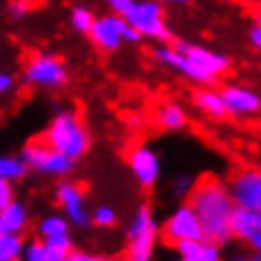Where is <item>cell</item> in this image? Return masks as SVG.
Wrapping results in <instances>:
<instances>
[{
    "label": "cell",
    "mask_w": 261,
    "mask_h": 261,
    "mask_svg": "<svg viewBox=\"0 0 261 261\" xmlns=\"http://www.w3.org/2000/svg\"><path fill=\"white\" fill-rule=\"evenodd\" d=\"M29 228V208L14 199L0 211V234H24Z\"/></svg>",
    "instance_id": "18"
},
{
    "label": "cell",
    "mask_w": 261,
    "mask_h": 261,
    "mask_svg": "<svg viewBox=\"0 0 261 261\" xmlns=\"http://www.w3.org/2000/svg\"><path fill=\"white\" fill-rule=\"evenodd\" d=\"M153 58L162 67L177 71L186 80H191L201 87H213L221 75L230 71V58L221 51L188 40H173L158 44L153 49Z\"/></svg>",
    "instance_id": "1"
},
{
    "label": "cell",
    "mask_w": 261,
    "mask_h": 261,
    "mask_svg": "<svg viewBox=\"0 0 261 261\" xmlns=\"http://www.w3.org/2000/svg\"><path fill=\"white\" fill-rule=\"evenodd\" d=\"M226 186L237 208L261 213V168H237L226 181Z\"/></svg>",
    "instance_id": "11"
},
{
    "label": "cell",
    "mask_w": 261,
    "mask_h": 261,
    "mask_svg": "<svg viewBox=\"0 0 261 261\" xmlns=\"http://www.w3.org/2000/svg\"><path fill=\"white\" fill-rule=\"evenodd\" d=\"M115 224H117V211L113 206L100 204V206H95L93 211H91V226L109 230V228H113Z\"/></svg>",
    "instance_id": "24"
},
{
    "label": "cell",
    "mask_w": 261,
    "mask_h": 261,
    "mask_svg": "<svg viewBox=\"0 0 261 261\" xmlns=\"http://www.w3.org/2000/svg\"><path fill=\"white\" fill-rule=\"evenodd\" d=\"M228 261H261V254L259 252H241V254H234Z\"/></svg>",
    "instance_id": "33"
},
{
    "label": "cell",
    "mask_w": 261,
    "mask_h": 261,
    "mask_svg": "<svg viewBox=\"0 0 261 261\" xmlns=\"http://www.w3.org/2000/svg\"><path fill=\"white\" fill-rule=\"evenodd\" d=\"M29 168L24 166V162L20 155H11V153H0V179L16 184L27 177Z\"/></svg>",
    "instance_id": "21"
},
{
    "label": "cell",
    "mask_w": 261,
    "mask_h": 261,
    "mask_svg": "<svg viewBox=\"0 0 261 261\" xmlns=\"http://www.w3.org/2000/svg\"><path fill=\"white\" fill-rule=\"evenodd\" d=\"M191 102L201 115L208 117V120H226V117L230 115L226 109V104H224V97H221L219 91L213 89V87L193 89Z\"/></svg>",
    "instance_id": "16"
},
{
    "label": "cell",
    "mask_w": 261,
    "mask_h": 261,
    "mask_svg": "<svg viewBox=\"0 0 261 261\" xmlns=\"http://www.w3.org/2000/svg\"><path fill=\"white\" fill-rule=\"evenodd\" d=\"M22 246V234H0V261H18Z\"/></svg>",
    "instance_id": "22"
},
{
    "label": "cell",
    "mask_w": 261,
    "mask_h": 261,
    "mask_svg": "<svg viewBox=\"0 0 261 261\" xmlns=\"http://www.w3.org/2000/svg\"><path fill=\"white\" fill-rule=\"evenodd\" d=\"M14 199H16V195H14V184H9V181L0 179V211H3L5 206H9Z\"/></svg>",
    "instance_id": "28"
},
{
    "label": "cell",
    "mask_w": 261,
    "mask_h": 261,
    "mask_svg": "<svg viewBox=\"0 0 261 261\" xmlns=\"http://www.w3.org/2000/svg\"><path fill=\"white\" fill-rule=\"evenodd\" d=\"M87 36L91 38V42H93L102 54H115L124 42L138 44V42L144 40V38L130 27L122 16H115V14L95 16V22Z\"/></svg>",
    "instance_id": "8"
},
{
    "label": "cell",
    "mask_w": 261,
    "mask_h": 261,
    "mask_svg": "<svg viewBox=\"0 0 261 261\" xmlns=\"http://www.w3.org/2000/svg\"><path fill=\"white\" fill-rule=\"evenodd\" d=\"M257 230H261V213L246 211V208L234 206L232 217H230V234H232V239L248 244L250 237Z\"/></svg>",
    "instance_id": "19"
},
{
    "label": "cell",
    "mask_w": 261,
    "mask_h": 261,
    "mask_svg": "<svg viewBox=\"0 0 261 261\" xmlns=\"http://www.w3.org/2000/svg\"><path fill=\"white\" fill-rule=\"evenodd\" d=\"M158 3H162V5L164 3H168V5H186L188 0H158Z\"/></svg>",
    "instance_id": "36"
},
{
    "label": "cell",
    "mask_w": 261,
    "mask_h": 261,
    "mask_svg": "<svg viewBox=\"0 0 261 261\" xmlns=\"http://www.w3.org/2000/svg\"><path fill=\"white\" fill-rule=\"evenodd\" d=\"M122 18L142 38H148V40H155L160 44L173 42V34L164 14V5L158 3V0H133V5L126 9V14Z\"/></svg>",
    "instance_id": "5"
},
{
    "label": "cell",
    "mask_w": 261,
    "mask_h": 261,
    "mask_svg": "<svg viewBox=\"0 0 261 261\" xmlns=\"http://www.w3.org/2000/svg\"><path fill=\"white\" fill-rule=\"evenodd\" d=\"M31 11H34V3L31 0H11L7 5V14L11 20H24Z\"/></svg>",
    "instance_id": "26"
},
{
    "label": "cell",
    "mask_w": 261,
    "mask_h": 261,
    "mask_svg": "<svg viewBox=\"0 0 261 261\" xmlns=\"http://www.w3.org/2000/svg\"><path fill=\"white\" fill-rule=\"evenodd\" d=\"M248 244H250V248H252L254 252H259V254H261V230L254 232L252 237H250V241H248Z\"/></svg>",
    "instance_id": "34"
},
{
    "label": "cell",
    "mask_w": 261,
    "mask_h": 261,
    "mask_svg": "<svg viewBox=\"0 0 261 261\" xmlns=\"http://www.w3.org/2000/svg\"><path fill=\"white\" fill-rule=\"evenodd\" d=\"M188 204L197 215L206 239L224 246L232 239L230 234V217L234 211V201L228 193L224 179L215 175H204L195 179V186L188 195Z\"/></svg>",
    "instance_id": "2"
},
{
    "label": "cell",
    "mask_w": 261,
    "mask_h": 261,
    "mask_svg": "<svg viewBox=\"0 0 261 261\" xmlns=\"http://www.w3.org/2000/svg\"><path fill=\"white\" fill-rule=\"evenodd\" d=\"M126 120H128L126 124H128L130 128H142V126H144V122H146L142 113H128V115H126Z\"/></svg>",
    "instance_id": "32"
},
{
    "label": "cell",
    "mask_w": 261,
    "mask_h": 261,
    "mask_svg": "<svg viewBox=\"0 0 261 261\" xmlns=\"http://www.w3.org/2000/svg\"><path fill=\"white\" fill-rule=\"evenodd\" d=\"M42 140L58 153L67 155L69 160H82L91 151V133L87 124L73 109H60L51 117L49 126L44 128Z\"/></svg>",
    "instance_id": "3"
},
{
    "label": "cell",
    "mask_w": 261,
    "mask_h": 261,
    "mask_svg": "<svg viewBox=\"0 0 261 261\" xmlns=\"http://www.w3.org/2000/svg\"><path fill=\"white\" fill-rule=\"evenodd\" d=\"M160 239V226L148 204H142L126 224V254L124 261H153Z\"/></svg>",
    "instance_id": "4"
},
{
    "label": "cell",
    "mask_w": 261,
    "mask_h": 261,
    "mask_svg": "<svg viewBox=\"0 0 261 261\" xmlns=\"http://www.w3.org/2000/svg\"><path fill=\"white\" fill-rule=\"evenodd\" d=\"M219 93L224 97L228 113L234 117H250L261 111V95L244 84H224Z\"/></svg>",
    "instance_id": "14"
},
{
    "label": "cell",
    "mask_w": 261,
    "mask_h": 261,
    "mask_svg": "<svg viewBox=\"0 0 261 261\" xmlns=\"http://www.w3.org/2000/svg\"><path fill=\"white\" fill-rule=\"evenodd\" d=\"M22 80L31 89L58 91L69 82V71L62 58L54 54H34L27 58L22 67Z\"/></svg>",
    "instance_id": "7"
},
{
    "label": "cell",
    "mask_w": 261,
    "mask_h": 261,
    "mask_svg": "<svg viewBox=\"0 0 261 261\" xmlns=\"http://www.w3.org/2000/svg\"><path fill=\"white\" fill-rule=\"evenodd\" d=\"M175 250V261H224L221 246L211 239H193L179 241L171 246Z\"/></svg>",
    "instance_id": "15"
},
{
    "label": "cell",
    "mask_w": 261,
    "mask_h": 261,
    "mask_svg": "<svg viewBox=\"0 0 261 261\" xmlns=\"http://www.w3.org/2000/svg\"><path fill=\"white\" fill-rule=\"evenodd\" d=\"M107 5H109V9H111V14L124 16V14H126V9L133 5V0H107Z\"/></svg>",
    "instance_id": "30"
},
{
    "label": "cell",
    "mask_w": 261,
    "mask_h": 261,
    "mask_svg": "<svg viewBox=\"0 0 261 261\" xmlns=\"http://www.w3.org/2000/svg\"><path fill=\"white\" fill-rule=\"evenodd\" d=\"M71 226L69 219L62 213H49L38 221L36 226V237L47 241L49 246H54L56 250L62 254H69L73 250V239H71Z\"/></svg>",
    "instance_id": "13"
},
{
    "label": "cell",
    "mask_w": 261,
    "mask_h": 261,
    "mask_svg": "<svg viewBox=\"0 0 261 261\" xmlns=\"http://www.w3.org/2000/svg\"><path fill=\"white\" fill-rule=\"evenodd\" d=\"M248 40H250L252 47L261 54V27H257V24H254V27L250 29V34H248Z\"/></svg>",
    "instance_id": "31"
},
{
    "label": "cell",
    "mask_w": 261,
    "mask_h": 261,
    "mask_svg": "<svg viewBox=\"0 0 261 261\" xmlns=\"http://www.w3.org/2000/svg\"><path fill=\"white\" fill-rule=\"evenodd\" d=\"M60 261H115V259L107 257V254H93L87 250H71L67 257H62Z\"/></svg>",
    "instance_id": "27"
},
{
    "label": "cell",
    "mask_w": 261,
    "mask_h": 261,
    "mask_svg": "<svg viewBox=\"0 0 261 261\" xmlns=\"http://www.w3.org/2000/svg\"><path fill=\"white\" fill-rule=\"evenodd\" d=\"M126 166L140 188L151 191L162 177V160L158 151L148 144H135L126 151Z\"/></svg>",
    "instance_id": "12"
},
{
    "label": "cell",
    "mask_w": 261,
    "mask_h": 261,
    "mask_svg": "<svg viewBox=\"0 0 261 261\" xmlns=\"http://www.w3.org/2000/svg\"><path fill=\"white\" fill-rule=\"evenodd\" d=\"M62 257H67V254H62L60 250H56L54 246H49L47 241L36 237V239L24 241L18 261H60Z\"/></svg>",
    "instance_id": "20"
},
{
    "label": "cell",
    "mask_w": 261,
    "mask_h": 261,
    "mask_svg": "<svg viewBox=\"0 0 261 261\" xmlns=\"http://www.w3.org/2000/svg\"><path fill=\"white\" fill-rule=\"evenodd\" d=\"M20 158L24 162V166L29 168V173H38L42 177L62 179V177H69L75 168L73 160L58 153L44 140H34L29 144H24L20 151Z\"/></svg>",
    "instance_id": "6"
},
{
    "label": "cell",
    "mask_w": 261,
    "mask_h": 261,
    "mask_svg": "<svg viewBox=\"0 0 261 261\" xmlns=\"http://www.w3.org/2000/svg\"><path fill=\"white\" fill-rule=\"evenodd\" d=\"M252 18H254V24H257V27H261V5H259V7H254Z\"/></svg>",
    "instance_id": "35"
},
{
    "label": "cell",
    "mask_w": 261,
    "mask_h": 261,
    "mask_svg": "<svg viewBox=\"0 0 261 261\" xmlns=\"http://www.w3.org/2000/svg\"><path fill=\"white\" fill-rule=\"evenodd\" d=\"M56 204L60 206L62 215L69 219L73 228H89L91 226V208L84 195V188L77 181L62 177L56 184Z\"/></svg>",
    "instance_id": "9"
},
{
    "label": "cell",
    "mask_w": 261,
    "mask_h": 261,
    "mask_svg": "<svg viewBox=\"0 0 261 261\" xmlns=\"http://www.w3.org/2000/svg\"><path fill=\"white\" fill-rule=\"evenodd\" d=\"M193 186H195V179L191 177V175H177V177L171 181V193H173V197L186 201L188 195H191V191H193Z\"/></svg>",
    "instance_id": "25"
},
{
    "label": "cell",
    "mask_w": 261,
    "mask_h": 261,
    "mask_svg": "<svg viewBox=\"0 0 261 261\" xmlns=\"http://www.w3.org/2000/svg\"><path fill=\"white\" fill-rule=\"evenodd\" d=\"M153 124L162 130H181L188 126V113L179 102H162L153 113Z\"/></svg>",
    "instance_id": "17"
},
{
    "label": "cell",
    "mask_w": 261,
    "mask_h": 261,
    "mask_svg": "<svg viewBox=\"0 0 261 261\" xmlns=\"http://www.w3.org/2000/svg\"><path fill=\"white\" fill-rule=\"evenodd\" d=\"M160 237L166 241L168 246L179 244V241H193V239H204V228H201L197 215L191 208L188 201H181L175 206V211L164 219L160 228Z\"/></svg>",
    "instance_id": "10"
},
{
    "label": "cell",
    "mask_w": 261,
    "mask_h": 261,
    "mask_svg": "<svg viewBox=\"0 0 261 261\" xmlns=\"http://www.w3.org/2000/svg\"><path fill=\"white\" fill-rule=\"evenodd\" d=\"M69 22H71V27H73L77 34L87 36L91 31V27H93V22H95V16H93V11H91L89 7L75 5V7L71 9V14H69Z\"/></svg>",
    "instance_id": "23"
},
{
    "label": "cell",
    "mask_w": 261,
    "mask_h": 261,
    "mask_svg": "<svg viewBox=\"0 0 261 261\" xmlns=\"http://www.w3.org/2000/svg\"><path fill=\"white\" fill-rule=\"evenodd\" d=\"M14 89H16V77H14V73L0 69V95H7Z\"/></svg>",
    "instance_id": "29"
}]
</instances>
